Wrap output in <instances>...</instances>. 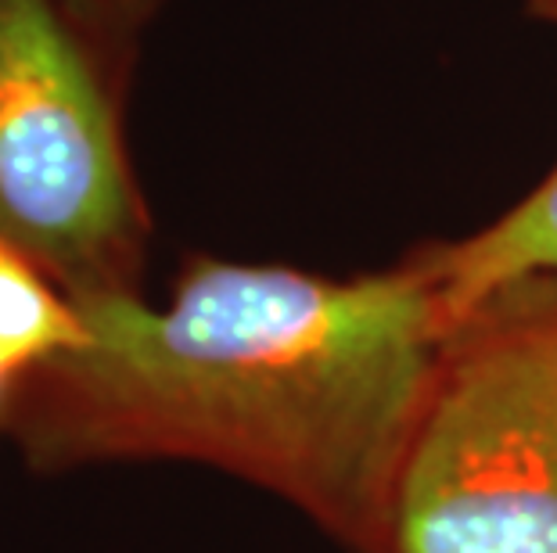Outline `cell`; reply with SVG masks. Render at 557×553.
<instances>
[{"label":"cell","mask_w":557,"mask_h":553,"mask_svg":"<svg viewBox=\"0 0 557 553\" xmlns=\"http://www.w3.org/2000/svg\"><path fill=\"white\" fill-rule=\"evenodd\" d=\"M73 302L83 345L18 378L0 414L33 467L209 464L382 553L446 338L413 259L338 280L201 255L162 305Z\"/></svg>","instance_id":"1"},{"label":"cell","mask_w":557,"mask_h":553,"mask_svg":"<svg viewBox=\"0 0 557 553\" xmlns=\"http://www.w3.org/2000/svg\"><path fill=\"white\" fill-rule=\"evenodd\" d=\"M62 8L90 40L94 51L101 54L115 84L123 87L140 33L156 22L162 0H62Z\"/></svg>","instance_id":"6"},{"label":"cell","mask_w":557,"mask_h":553,"mask_svg":"<svg viewBox=\"0 0 557 553\" xmlns=\"http://www.w3.org/2000/svg\"><path fill=\"white\" fill-rule=\"evenodd\" d=\"M87 338L76 302L18 249L0 241V374L15 385Z\"/></svg>","instance_id":"5"},{"label":"cell","mask_w":557,"mask_h":553,"mask_svg":"<svg viewBox=\"0 0 557 553\" xmlns=\"http://www.w3.org/2000/svg\"><path fill=\"white\" fill-rule=\"evenodd\" d=\"M525 11L543 26H554L557 29V0H525Z\"/></svg>","instance_id":"7"},{"label":"cell","mask_w":557,"mask_h":553,"mask_svg":"<svg viewBox=\"0 0 557 553\" xmlns=\"http://www.w3.org/2000/svg\"><path fill=\"white\" fill-rule=\"evenodd\" d=\"M410 259L429 280L446 331L493 291L557 274V166L504 216L457 241L424 244Z\"/></svg>","instance_id":"4"},{"label":"cell","mask_w":557,"mask_h":553,"mask_svg":"<svg viewBox=\"0 0 557 553\" xmlns=\"http://www.w3.org/2000/svg\"><path fill=\"white\" fill-rule=\"evenodd\" d=\"M8 392H11V381L0 374V414H4V403H8Z\"/></svg>","instance_id":"8"},{"label":"cell","mask_w":557,"mask_h":553,"mask_svg":"<svg viewBox=\"0 0 557 553\" xmlns=\"http://www.w3.org/2000/svg\"><path fill=\"white\" fill-rule=\"evenodd\" d=\"M382 553H557V274L446 331Z\"/></svg>","instance_id":"2"},{"label":"cell","mask_w":557,"mask_h":553,"mask_svg":"<svg viewBox=\"0 0 557 553\" xmlns=\"http://www.w3.org/2000/svg\"><path fill=\"white\" fill-rule=\"evenodd\" d=\"M148 234L101 54L62 0H0V241L101 299L140 296Z\"/></svg>","instance_id":"3"}]
</instances>
